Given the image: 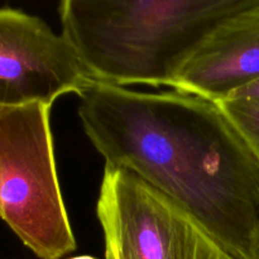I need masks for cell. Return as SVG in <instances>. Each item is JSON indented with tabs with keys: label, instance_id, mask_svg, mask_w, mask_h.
I'll return each instance as SVG.
<instances>
[{
	"label": "cell",
	"instance_id": "obj_1",
	"mask_svg": "<svg viewBox=\"0 0 259 259\" xmlns=\"http://www.w3.org/2000/svg\"><path fill=\"white\" fill-rule=\"evenodd\" d=\"M83 132L105 164L126 169L196 219L235 259H258L259 161L218 101L91 82Z\"/></svg>",
	"mask_w": 259,
	"mask_h": 259
},
{
	"label": "cell",
	"instance_id": "obj_5",
	"mask_svg": "<svg viewBox=\"0 0 259 259\" xmlns=\"http://www.w3.org/2000/svg\"><path fill=\"white\" fill-rule=\"evenodd\" d=\"M91 82L62 33L35 15L0 8V105H52L67 94L78 96Z\"/></svg>",
	"mask_w": 259,
	"mask_h": 259
},
{
	"label": "cell",
	"instance_id": "obj_4",
	"mask_svg": "<svg viewBox=\"0 0 259 259\" xmlns=\"http://www.w3.org/2000/svg\"><path fill=\"white\" fill-rule=\"evenodd\" d=\"M96 215L105 259H235L189 212L126 169L105 164Z\"/></svg>",
	"mask_w": 259,
	"mask_h": 259
},
{
	"label": "cell",
	"instance_id": "obj_8",
	"mask_svg": "<svg viewBox=\"0 0 259 259\" xmlns=\"http://www.w3.org/2000/svg\"><path fill=\"white\" fill-rule=\"evenodd\" d=\"M229 99H259V80L233 94ZM227 99V100H229Z\"/></svg>",
	"mask_w": 259,
	"mask_h": 259
},
{
	"label": "cell",
	"instance_id": "obj_6",
	"mask_svg": "<svg viewBox=\"0 0 259 259\" xmlns=\"http://www.w3.org/2000/svg\"><path fill=\"white\" fill-rule=\"evenodd\" d=\"M259 80V0L223 20L180 72L175 91L220 103Z\"/></svg>",
	"mask_w": 259,
	"mask_h": 259
},
{
	"label": "cell",
	"instance_id": "obj_7",
	"mask_svg": "<svg viewBox=\"0 0 259 259\" xmlns=\"http://www.w3.org/2000/svg\"><path fill=\"white\" fill-rule=\"evenodd\" d=\"M219 104L259 161V99H229Z\"/></svg>",
	"mask_w": 259,
	"mask_h": 259
},
{
	"label": "cell",
	"instance_id": "obj_9",
	"mask_svg": "<svg viewBox=\"0 0 259 259\" xmlns=\"http://www.w3.org/2000/svg\"><path fill=\"white\" fill-rule=\"evenodd\" d=\"M68 259H96V258L90 257V255H78V257H73V258H68Z\"/></svg>",
	"mask_w": 259,
	"mask_h": 259
},
{
	"label": "cell",
	"instance_id": "obj_2",
	"mask_svg": "<svg viewBox=\"0 0 259 259\" xmlns=\"http://www.w3.org/2000/svg\"><path fill=\"white\" fill-rule=\"evenodd\" d=\"M250 0H63L62 34L95 82L166 86L205 38Z\"/></svg>",
	"mask_w": 259,
	"mask_h": 259
},
{
	"label": "cell",
	"instance_id": "obj_3",
	"mask_svg": "<svg viewBox=\"0 0 259 259\" xmlns=\"http://www.w3.org/2000/svg\"><path fill=\"white\" fill-rule=\"evenodd\" d=\"M51 108L0 105V219L40 259L76 249L56 167Z\"/></svg>",
	"mask_w": 259,
	"mask_h": 259
},
{
	"label": "cell",
	"instance_id": "obj_10",
	"mask_svg": "<svg viewBox=\"0 0 259 259\" xmlns=\"http://www.w3.org/2000/svg\"><path fill=\"white\" fill-rule=\"evenodd\" d=\"M258 259H259V254H258Z\"/></svg>",
	"mask_w": 259,
	"mask_h": 259
}]
</instances>
